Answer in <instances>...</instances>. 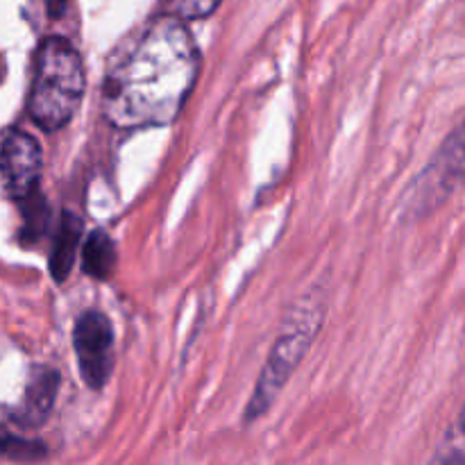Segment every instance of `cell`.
<instances>
[{"label": "cell", "instance_id": "1", "mask_svg": "<svg viewBox=\"0 0 465 465\" xmlns=\"http://www.w3.org/2000/svg\"><path fill=\"white\" fill-rule=\"evenodd\" d=\"M198 68L186 23L171 14L154 18L104 77V118L121 130L168 125L193 91Z\"/></svg>", "mask_w": 465, "mask_h": 465}, {"label": "cell", "instance_id": "2", "mask_svg": "<svg viewBox=\"0 0 465 465\" xmlns=\"http://www.w3.org/2000/svg\"><path fill=\"white\" fill-rule=\"evenodd\" d=\"M84 84V64L75 45L64 36H48L36 50L27 114L41 130H59L75 116Z\"/></svg>", "mask_w": 465, "mask_h": 465}, {"label": "cell", "instance_id": "3", "mask_svg": "<svg viewBox=\"0 0 465 465\" xmlns=\"http://www.w3.org/2000/svg\"><path fill=\"white\" fill-rule=\"evenodd\" d=\"M322 316H325L322 302H318L313 295H307L302 302L291 309L289 318H286L284 327H282L280 336H277L275 345L268 354L266 366L259 375L252 398L245 407V422L259 420L272 407V402L280 398L286 381L293 377V372L298 371L302 359L312 350L313 341L322 327Z\"/></svg>", "mask_w": 465, "mask_h": 465}, {"label": "cell", "instance_id": "4", "mask_svg": "<svg viewBox=\"0 0 465 465\" xmlns=\"http://www.w3.org/2000/svg\"><path fill=\"white\" fill-rule=\"evenodd\" d=\"M465 180V121L448 136L402 200V218L427 216L439 209Z\"/></svg>", "mask_w": 465, "mask_h": 465}, {"label": "cell", "instance_id": "5", "mask_svg": "<svg viewBox=\"0 0 465 465\" xmlns=\"http://www.w3.org/2000/svg\"><path fill=\"white\" fill-rule=\"evenodd\" d=\"M77 366L91 389L107 384L114 368V327L103 312H86L73 330Z\"/></svg>", "mask_w": 465, "mask_h": 465}, {"label": "cell", "instance_id": "6", "mask_svg": "<svg viewBox=\"0 0 465 465\" xmlns=\"http://www.w3.org/2000/svg\"><path fill=\"white\" fill-rule=\"evenodd\" d=\"M41 175V148L35 136L7 130L0 136V193L14 200L32 198Z\"/></svg>", "mask_w": 465, "mask_h": 465}, {"label": "cell", "instance_id": "7", "mask_svg": "<svg viewBox=\"0 0 465 465\" xmlns=\"http://www.w3.org/2000/svg\"><path fill=\"white\" fill-rule=\"evenodd\" d=\"M59 389V375L53 368H36L32 375L30 384H27L25 398H23L21 407L14 411V420L25 430H35V427L44 425L48 413L53 411L54 398H57Z\"/></svg>", "mask_w": 465, "mask_h": 465}, {"label": "cell", "instance_id": "8", "mask_svg": "<svg viewBox=\"0 0 465 465\" xmlns=\"http://www.w3.org/2000/svg\"><path fill=\"white\" fill-rule=\"evenodd\" d=\"M80 239L82 221L77 216H73V213H64L62 223H59L57 227V234H54L53 254H50V275L57 282H64L71 275Z\"/></svg>", "mask_w": 465, "mask_h": 465}, {"label": "cell", "instance_id": "9", "mask_svg": "<svg viewBox=\"0 0 465 465\" xmlns=\"http://www.w3.org/2000/svg\"><path fill=\"white\" fill-rule=\"evenodd\" d=\"M116 245L109 239V234L100 230L89 234L84 243V252H82V268H84L86 275L100 282L109 280L114 268H116Z\"/></svg>", "mask_w": 465, "mask_h": 465}, {"label": "cell", "instance_id": "10", "mask_svg": "<svg viewBox=\"0 0 465 465\" xmlns=\"http://www.w3.org/2000/svg\"><path fill=\"white\" fill-rule=\"evenodd\" d=\"M431 465H465V404L459 418L445 434L443 443L436 450Z\"/></svg>", "mask_w": 465, "mask_h": 465}, {"label": "cell", "instance_id": "11", "mask_svg": "<svg viewBox=\"0 0 465 465\" xmlns=\"http://www.w3.org/2000/svg\"><path fill=\"white\" fill-rule=\"evenodd\" d=\"M223 0H168L171 7V16L180 18V21H203V18L212 16Z\"/></svg>", "mask_w": 465, "mask_h": 465}, {"label": "cell", "instance_id": "12", "mask_svg": "<svg viewBox=\"0 0 465 465\" xmlns=\"http://www.w3.org/2000/svg\"><path fill=\"white\" fill-rule=\"evenodd\" d=\"M5 454H12V440L5 436V431L0 430V457H5Z\"/></svg>", "mask_w": 465, "mask_h": 465}]
</instances>
